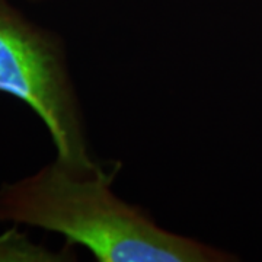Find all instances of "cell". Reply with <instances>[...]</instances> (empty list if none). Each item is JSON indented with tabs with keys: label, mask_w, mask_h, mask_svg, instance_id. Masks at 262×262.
<instances>
[{
	"label": "cell",
	"mask_w": 262,
	"mask_h": 262,
	"mask_svg": "<svg viewBox=\"0 0 262 262\" xmlns=\"http://www.w3.org/2000/svg\"><path fill=\"white\" fill-rule=\"evenodd\" d=\"M121 163L79 177L57 162L0 185V223L27 225L64 236L99 262H232L215 246L160 227L140 207L113 192Z\"/></svg>",
	"instance_id": "obj_1"
},
{
	"label": "cell",
	"mask_w": 262,
	"mask_h": 262,
	"mask_svg": "<svg viewBox=\"0 0 262 262\" xmlns=\"http://www.w3.org/2000/svg\"><path fill=\"white\" fill-rule=\"evenodd\" d=\"M0 92L18 98L42 120L56 162L88 177L105 166L91 155L83 111L61 37L0 0Z\"/></svg>",
	"instance_id": "obj_2"
},
{
	"label": "cell",
	"mask_w": 262,
	"mask_h": 262,
	"mask_svg": "<svg viewBox=\"0 0 262 262\" xmlns=\"http://www.w3.org/2000/svg\"><path fill=\"white\" fill-rule=\"evenodd\" d=\"M67 244L61 251L48 249L44 245L35 244L18 225L0 234V262H63L75 261L76 253Z\"/></svg>",
	"instance_id": "obj_3"
},
{
	"label": "cell",
	"mask_w": 262,
	"mask_h": 262,
	"mask_svg": "<svg viewBox=\"0 0 262 262\" xmlns=\"http://www.w3.org/2000/svg\"><path fill=\"white\" fill-rule=\"evenodd\" d=\"M29 2H44V0H29Z\"/></svg>",
	"instance_id": "obj_4"
}]
</instances>
